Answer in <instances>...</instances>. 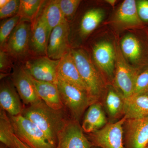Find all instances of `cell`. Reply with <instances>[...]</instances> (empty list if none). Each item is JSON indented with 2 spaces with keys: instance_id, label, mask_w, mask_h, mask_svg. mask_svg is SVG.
<instances>
[{
  "instance_id": "obj_8",
  "label": "cell",
  "mask_w": 148,
  "mask_h": 148,
  "mask_svg": "<svg viewBox=\"0 0 148 148\" xmlns=\"http://www.w3.org/2000/svg\"><path fill=\"white\" fill-rule=\"evenodd\" d=\"M92 146L78 121L71 117L58 136L56 148H91Z\"/></svg>"
},
{
  "instance_id": "obj_10",
  "label": "cell",
  "mask_w": 148,
  "mask_h": 148,
  "mask_svg": "<svg viewBox=\"0 0 148 148\" xmlns=\"http://www.w3.org/2000/svg\"><path fill=\"white\" fill-rule=\"evenodd\" d=\"M139 73L127 65L121 55L117 56L114 77L112 84L125 98L134 94L135 83Z\"/></svg>"
},
{
  "instance_id": "obj_28",
  "label": "cell",
  "mask_w": 148,
  "mask_h": 148,
  "mask_svg": "<svg viewBox=\"0 0 148 148\" xmlns=\"http://www.w3.org/2000/svg\"><path fill=\"white\" fill-rule=\"evenodd\" d=\"M59 7L63 15L68 21L74 16L79 5V0H58Z\"/></svg>"
},
{
  "instance_id": "obj_30",
  "label": "cell",
  "mask_w": 148,
  "mask_h": 148,
  "mask_svg": "<svg viewBox=\"0 0 148 148\" xmlns=\"http://www.w3.org/2000/svg\"><path fill=\"white\" fill-rule=\"evenodd\" d=\"M20 5L19 0H10L5 6L0 8V18H10L17 14Z\"/></svg>"
},
{
  "instance_id": "obj_29",
  "label": "cell",
  "mask_w": 148,
  "mask_h": 148,
  "mask_svg": "<svg viewBox=\"0 0 148 148\" xmlns=\"http://www.w3.org/2000/svg\"><path fill=\"white\" fill-rule=\"evenodd\" d=\"M133 95L148 96V69L138 74Z\"/></svg>"
},
{
  "instance_id": "obj_27",
  "label": "cell",
  "mask_w": 148,
  "mask_h": 148,
  "mask_svg": "<svg viewBox=\"0 0 148 148\" xmlns=\"http://www.w3.org/2000/svg\"><path fill=\"white\" fill-rule=\"evenodd\" d=\"M21 21V18L18 14L6 18L1 24L0 27V45L1 47L4 45L7 40L13 32L14 29Z\"/></svg>"
},
{
  "instance_id": "obj_4",
  "label": "cell",
  "mask_w": 148,
  "mask_h": 148,
  "mask_svg": "<svg viewBox=\"0 0 148 148\" xmlns=\"http://www.w3.org/2000/svg\"><path fill=\"white\" fill-rule=\"evenodd\" d=\"M9 116L14 133L23 143L32 148H56L34 123L22 115Z\"/></svg>"
},
{
  "instance_id": "obj_16",
  "label": "cell",
  "mask_w": 148,
  "mask_h": 148,
  "mask_svg": "<svg viewBox=\"0 0 148 148\" xmlns=\"http://www.w3.org/2000/svg\"><path fill=\"white\" fill-rule=\"evenodd\" d=\"M108 123L103 105L98 102L91 104L88 108L81 126L84 133L88 134L101 129Z\"/></svg>"
},
{
  "instance_id": "obj_22",
  "label": "cell",
  "mask_w": 148,
  "mask_h": 148,
  "mask_svg": "<svg viewBox=\"0 0 148 148\" xmlns=\"http://www.w3.org/2000/svg\"><path fill=\"white\" fill-rule=\"evenodd\" d=\"M14 129L8 114L0 110V142L9 148H18L14 140Z\"/></svg>"
},
{
  "instance_id": "obj_5",
  "label": "cell",
  "mask_w": 148,
  "mask_h": 148,
  "mask_svg": "<svg viewBox=\"0 0 148 148\" xmlns=\"http://www.w3.org/2000/svg\"><path fill=\"white\" fill-rule=\"evenodd\" d=\"M127 119L124 116L118 121L108 123L95 132L86 134L92 147L101 148H124L123 124Z\"/></svg>"
},
{
  "instance_id": "obj_21",
  "label": "cell",
  "mask_w": 148,
  "mask_h": 148,
  "mask_svg": "<svg viewBox=\"0 0 148 148\" xmlns=\"http://www.w3.org/2000/svg\"><path fill=\"white\" fill-rule=\"evenodd\" d=\"M39 16L47 27L49 38L51 33L55 27L67 21L61 12L58 0L48 1Z\"/></svg>"
},
{
  "instance_id": "obj_1",
  "label": "cell",
  "mask_w": 148,
  "mask_h": 148,
  "mask_svg": "<svg viewBox=\"0 0 148 148\" xmlns=\"http://www.w3.org/2000/svg\"><path fill=\"white\" fill-rule=\"evenodd\" d=\"M21 115L36 125L56 148L58 134L72 117L66 108L54 110L42 101L24 106Z\"/></svg>"
},
{
  "instance_id": "obj_11",
  "label": "cell",
  "mask_w": 148,
  "mask_h": 148,
  "mask_svg": "<svg viewBox=\"0 0 148 148\" xmlns=\"http://www.w3.org/2000/svg\"><path fill=\"white\" fill-rule=\"evenodd\" d=\"M10 79L25 106L33 105L42 101L37 93L32 77L24 68L16 67L12 74Z\"/></svg>"
},
{
  "instance_id": "obj_7",
  "label": "cell",
  "mask_w": 148,
  "mask_h": 148,
  "mask_svg": "<svg viewBox=\"0 0 148 148\" xmlns=\"http://www.w3.org/2000/svg\"><path fill=\"white\" fill-rule=\"evenodd\" d=\"M123 129L124 148H145L148 145V116L126 119Z\"/></svg>"
},
{
  "instance_id": "obj_32",
  "label": "cell",
  "mask_w": 148,
  "mask_h": 148,
  "mask_svg": "<svg viewBox=\"0 0 148 148\" xmlns=\"http://www.w3.org/2000/svg\"><path fill=\"white\" fill-rule=\"evenodd\" d=\"M138 15L141 20L148 22V1L142 0L137 2Z\"/></svg>"
},
{
  "instance_id": "obj_36",
  "label": "cell",
  "mask_w": 148,
  "mask_h": 148,
  "mask_svg": "<svg viewBox=\"0 0 148 148\" xmlns=\"http://www.w3.org/2000/svg\"><path fill=\"white\" fill-rule=\"evenodd\" d=\"M0 148H9L8 147H6L4 145H3V144H1L0 145Z\"/></svg>"
},
{
  "instance_id": "obj_38",
  "label": "cell",
  "mask_w": 148,
  "mask_h": 148,
  "mask_svg": "<svg viewBox=\"0 0 148 148\" xmlns=\"http://www.w3.org/2000/svg\"><path fill=\"white\" fill-rule=\"evenodd\" d=\"M145 148H148V145Z\"/></svg>"
},
{
  "instance_id": "obj_33",
  "label": "cell",
  "mask_w": 148,
  "mask_h": 148,
  "mask_svg": "<svg viewBox=\"0 0 148 148\" xmlns=\"http://www.w3.org/2000/svg\"><path fill=\"white\" fill-rule=\"evenodd\" d=\"M14 140H15V143H16L18 148H32L25 143H23L16 137L15 135H14Z\"/></svg>"
},
{
  "instance_id": "obj_6",
  "label": "cell",
  "mask_w": 148,
  "mask_h": 148,
  "mask_svg": "<svg viewBox=\"0 0 148 148\" xmlns=\"http://www.w3.org/2000/svg\"><path fill=\"white\" fill-rule=\"evenodd\" d=\"M32 24L26 21H20L7 40L3 50L11 56L21 58L27 55L31 43Z\"/></svg>"
},
{
  "instance_id": "obj_9",
  "label": "cell",
  "mask_w": 148,
  "mask_h": 148,
  "mask_svg": "<svg viewBox=\"0 0 148 148\" xmlns=\"http://www.w3.org/2000/svg\"><path fill=\"white\" fill-rule=\"evenodd\" d=\"M60 62V60H53L47 56H42L27 61L24 68L35 79L57 84Z\"/></svg>"
},
{
  "instance_id": "obj_13",
  "label": "cell",
  "mask_w": 148,
  "mask_h": 148,
  "mask_svg": "<svg viewBox=\"0 0 148 148\" xmlns=\"http://www.w3.org/2000/svg\"><path fill=\"white\" fill-rule=\"evenodd\" d=\"M93 56L106 81L109 84H112L115 71V53L113 47L107 41L98 43L93 48Z\"/></svg>"
},
{
  "instance_id": "obj_35",
  "label": "cell",
  "mask_w": 148,
  "mask_h": 148,
  "mask_svg": "<svg viewBox=\"0 0 148 148\" xmlns=\"http://www.w3.org/2000/svg\"><path fill=\"white\" fill-rule=\"evenodd\" d=\"M107 2L110 3L111 5L114 6V5L115 3L116 2V1H114V0H110V1H107Z\"/></svg>"
},
{
  "instance_id": "obj_2",
  "label": "cell",
  "mask_w": 148,
  "mask_h": 148,
  "mask_svg": "<svg viewBox=\"0 0 148 148\" xmlns=\"http://www.w3.org/2000/svg\"><path fill=\"white\" fill-rule=\"evenodd\" d=\"M81 77L87 88L90 106L102 102L108 84L102 74L98 71L89 57L81 49L71 51Z\"/></svg>"
},
{
  "instance_id": "obj_17",
  "label": "cell",
  "mask_w": 148,
  "mask_h": 148,
  "mask_svg": "<svg viewBox=\"0 0 148 148\" xmlns=\"http://www.w3.org/2000/svg\"><path fill=\"white\" fill-rule=\"evenodd\" d=\"M58 78L70 83L88 92L86 85L80 75L71 51L60 59Z\"/></svg>"
},
{
  "instance_id": "obj_26",
  "label": "cell",
  "mask_w": 148,
  "mask_h": 148,
  "mask_svg": "<svg viewBox=\"0 0 148 148\" xmlns=\"http://www.w3.org/2000/svg\"><path fill=\"white\" fill-rule=\"evenodd\" d=\"M121 47L123 54L130 61L135 62L140 58L142 52L141 46L134 36H125L121 41Z\"/></svg>"
},
{
  "instance_id": "obj_31",
  "label": "cell",
  "mask_w": 148,
  "mask_h": 148,
  "mask_svg": "<svg viewBox=\"0 0 148 148\" xmlns=\"http://www.w3.org/2000/svg\"><path fill=\"white\" fill-rule=\"evenodd\" d=\"M9 56L6 51L2 49L0 51V71L2 75H7L10 72L12 67Z\"/></svg>"
},
{
  "instance_id": "obj_19",
  "label": "cell",
  "mask_w": 148,
  "mask_h": 148,
  "mask_svg": "<svg viewBox=\"0 0 148 148\" xmlns=\"http://www.w3.org/2000/svg\"><path fill=\"white\" fill-rule=\"evenodd\" d=\"M31 44L34 51L39 55H46L49 36L46 25L40 16L32 24Z\"/></svg>"
},
{
  "instance_id": "obj_25",
  "label": "cell",
  "mask_w": 148,
  "mask_h": 148,
  "mask_svg": "<svg viewBox=\"0 0 148 148\" xmlns=\"http://www.w3.org/2000/svg\"><path fill=\"white\" fill-rule=\"evenodd\" d=\"M44 1L41 0H20L18 14L21 21L34 23L36 19L38 12Z\"/></svg>"
},
{
  "instance_id": "obj_15",
  "label": "cell",
  "mask_w": 148,
  "mask_h": 148,
  "mask_svg": "<svg viewBox=\"0 0 148 148\" xmlns=\"http://www.w3.org/2000/svg\"><path fill=\"white\" fill-rule=\"evenodd\" d=\"M1 109L11 116L21 114L24 106L16 88L10 80L3 79L0 85Z\"/></svg>"
},
{
  "instance_id": "obj_24",
  "label": "cell",
  "mask_w": 148,
  "mask_h": 148,
  "mask_svg": "<svg viewBox=\"0 0 148 148\" xmlns=\"http://www.w3.org/2000/svg\"><path fill=\"white\" fill-rule=\"evenodd\" d=\"M104 12L101 9H93L85 14L82 19L80 32L83 36L89 35L102 21Z\"/></svg>"
},
{
  "instance_id": "obj_37",
  "label": "cell",
  "mask_w": 148,
  "mask_h": 148,
  "mask_svg": "<svg viewBox=\"0 0 148 148\" xmlns=\"http://www.w3.org/2000/svg\"><path fill=\"white\" fill-rule=\"evenodd\" d=\"M91 148H101L100 147H92Z\"/></svg>"
},
{
  "instance_id": "obj_12",
  "label": "cell",
  "mask_w": 148,
  "mask_h": 148,
  "mask_svg": "<svg viewBox=\"0 0 148 148\" xmlns=\"http://www.w3.org/2000/svg\"><path fill=\"white\" fill-rule=\"evenodd\" d=\"M70 27L68 21L52 30L48 43L47 56L53 60H60L71 51L69 42Z\"/></svg>"
},
{
  "instance_id": "obj_20",
  "label": "cell",
  "mask_w": 148,
  "mask_h": 148,
  "mask_svg": "<svg viewBox=\"0 0 148 148\" xmlns=\"http://www.w3.org/2000/svg\"><path fill=\"white\" fill-rule=\"evenodd\" d=\"M124 116L127 119H136L148 116V96L133 95L125 98Z\"/></svg>"
},
{
  "instance_id": "obj_18",
  "label": "cell",
  "mask_w": 148,
  "mask_h": 148,
  "mask_svg": "<svg viewBox=\"0 0 148 148\" xmlns=\"http://www.w3.org/2000/svg\"><path fill=\"white\" fill-rule=\"evenodd\" d=\"M31 77L37 93L42 101L54 110H60L65 108L61 101L57 84L37 80Z\"/></svg>"
},
{
  "instance_id": "obj_3",
  "label": "cell",
  "mask_w": 148,
  "mask_h": 148,
  "mask_svg": "<svg viewBox=\"0 0 148 148\" xmlns=\"http://www.w3.org/2000/svg\"><path fill=\"white\" fill-rule=\"evenodd\" d=\"M57 85L64 107L72 117L80 121L90 106L87 92L60 78Z\"/></svg>"
},
{
  "instance_id": "obj_34",
  "label": "cell",
  "mask_w": 148,
  "mask_h": 148,
  "mask_svg": "<svg viewBox=\"0 0 148 148\" xmlns=\"http://www.w3.org/2000/svg\"><path fill=\"white\" fill-rule=\"evenodd\" d=\"M10 0H1L0 1V8L3 7L10 1Z\"/></svg>"
},
{
  "instance_id": "obj_14",
  "label": "cell",
  "mask_w": 148,
  "mask_h": 148,
  "mask_svg": "<svg viewBox=\"0 0 148 148\" xmlns=\"http://www.w3.org/2000/svg\"><path fill=\"white\" fill-rule=\"evenodd\" d=\"M101 103L109 123L116 122L125 116V98L112 84L108 85Z\"/></svg>"
},
{
  "instance_id": "obj_23",
  "label": "cell",
  "mask_w": 148,
  "mask_h": 148,
  "mask_svg": "<svg viewBox=\"0 0 148 148\" xmlns=\"http://www.w3.org/2000/svg\"><path fill=\"white\" fill-rule=\"evenodd\" d=\"M117 18L123 24H140L141 19L138 15L137 2L135 0H125L122 3L118 11Z\"/></svg>"
}]
</instances>
